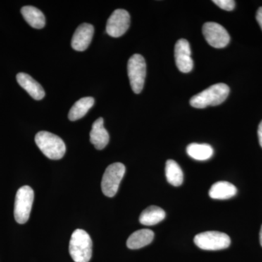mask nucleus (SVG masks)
Returning a JSON list of instances; mask_svg holds the SVG:
<instances>
[{"instance_id": "14", "label": "nucleus", "mask_w": 262, "mask_h": 262, "mask_svg": "<svg viewBox=\"0 0 262 262\" xmlns=\"http://www.w3.org/2000/svg\"><path fill=\"white\" fill-rule=\"evenodd\" d=\"M154 237V232L150 229H143L136 231L127 239V248L130 249H139L144 247L152 242Z\"/></svg>"}, {"instance_id": "6", "label": "nucleus", "mask_w": 262, "mask_h": 262, "mask_svg": "<svg viewBox=\"0 0 262 262\" xmlns=\"http://www.w3.org/2000/svg\"><path fill=\"white\" fill-rule=\"evenodd\" d=\"M194 244L201 249L206 251H219L230 246V237L227 234L217 231H208L196 234Z\"/></svg>"}, {"instance_id": "5", "label": "nucleus", "mask_w": 262, "mask_h": 262, "mask_svg": "<svg viewBox=\"0 0 262 262\" xmlns=\"http://www.w3.org/2000/svg\"><path fill=\"white\" fill-rule=\"evenodd\" d=\"M34 191L29 186H24L18 189L15 201V220L20 225L29 220L34 202Z\"/></svg>"}, {"instance_id": "7", "label": "nucleus", "mask_w": 262, "mask_h": 262, "mask_svg": "<svg viewBox=\"0 0 262 262\" xmlns=\"http://www.w3.org/2000/svg\"><path fill=\"white\" fill-rule=\"evenodd\" d=\"M125 173V166L121 163L108 165L101 181V189L105 195L113 198L117 194Z\"/></svg>"}, {"instance_id": "23", "label": "nucleus", "mask_w": 262, "mask_h": 262, "mask_svg": "<svg viewBox=\"0 0 262 262\" xmlns=\"http://www.w3.org/2000/svg\"><path fill=\"white\" fill-rule=\"evenodd\" d=\"M258 137L260 146H261L262 148V120L261 122H260L259 125H258Z\"/></svg>"}, {"instance_id": "1", "label": "nucleus", "mask_w": 262, "mask_h": 262, "mask_svg": "<svg viewBox=\"0 0 262 262\" xmlns=\"http://www.w3.org/2000/svg\"><path fill=\"white\" fill-rule=\"evenodd\" d=\"M229 88L225 83L213 84L190 99L191 106L204 108L208 106H217L224 102L229 94Z\"/></svg>"}, {"instance_id": "12", "label": "nucleus", "mask_w": 262, "mask_h": 262, "mask_svg": "<svg viewBox=\"0 0 262 262\" xmlns=\"http://www.w3.org/2000/svg\"><path fill=\"white\" fill-rule=\"evenodd\" d=\"M90 140L96 149H104L110 141V135L103 126V119L99 117L94 122L90 133Z\"/></svg>"}, {"instance_id": "22", "label": "nucleus", "mask_w": 262, "mask_h": 262, "mask_svg": "<svg viewBox=\"0 0 262 262\" xmlns=\"http://www.w3.org/2000/svg\"><path fill=\"white\" fill-rule=\"evenodd\" d=\"M256 18L262 30V7L258 8L257 12H256Z\"/></svg>"}, {"instance_id": "16", "label": "nucleus", "mask_w": 262, "mask_h": 262, "mask_svg": "<svg viewBox=\"0 0 262 262\" xmlns=\"http://www.w3.org/2000/svg\"><path fill=\"white\" fill-rule=\"evenodd\" d=\"M21 14L26 21L34 29H42L46 25V17L41 10L33 6H24Z\"/></svg>"}, {"instance_id": "17", "label": "nucleus", "mask_w": 262, "mask_h": 262, "mask_svg": "<svg viewBox=\"0 0 262 262\" xmlns=\"http://www.w3.org/2000/svg\"><path fill=\"white\" fill-rule=\"evenodd\" d=\"M165 218V212L158 206L148 207L143 211L139 217V222L141 225L153 226L158 225Z\"/></svg>"}, {"instance_id": "13", "label": "nucleus", "mask_w": 262, "mask_h": 262, "mask_svg": "<svg viewBox=\"0 0 262 262\" xmlns=\"http://www.w3.org/2000/svg\"><path fill=\"white\" fill-rule=\"evenodd\" d=\"M17 82L34 99L42 100L46 96L44 89L41 84L33 79L28 74L20 72L16 76Z\"/></svg>"}, {"instance_id": "24", "label": "nucleus", "mask_w": 262, "mask_h": 262, "mask_svg": "<svg viewBox=\"0 0 262 262\" xmlns=\"http://www.w3.org/2000/svg\"><path fill=\"white\" fill-rule=\"evenodd\" d=\"M259 239H260V244H261V246H262V226H261V230H260Z\"/></svg>"}, {"instance_id": "19", "label": "nucleus", "mask_w": 262, "mask_h": 262, "mask_svg": "<svg viewBox=\"0 0 262 262\" xmlns=\"http://www.w3.org/2000/svg\"><path fill=\"white\" fill-rule=\"evenodd\" d=\"M187 152L194 160L205 161L213 156V149L209 144L192 143L188 145Z\"/></svg>"}, {"instance_id": "4", "label": "nucleus", "mask_w": 262, "mask_h": 262, "mask_svg": "<svg viewBox=\"0 0 262 262\" xmlns=\"http://www.w3.org/2000/svg\"><path fill=\"white\" fill-rule=\"evenodd\" d=\"M146 61L140 54H134L127 62V75L131 89L136 94H140L144 89L146 75Z\"/></svg>"}, {"instance_id": "9", "label": "nucleus", "mask_w": 262, "mask_h": 262, "mask_svg": "<svg viewBox=\"0 0 262 262\" xmlns=\"http://www.w3.org/2000/svg\"><path fill=\"white\" fill-rule=\"evenodd\" d=\"M130 16L128 12L123 9H117L110 15L106 24V32L113 37H120L129 29Z\"/></svg>"}, {"instance_id": "15", "label": "nucleus", "mask_w": 262, "mask_h": 262, "mask_svg": "<svg viewBox=\"0 0 262 262\" xmlns=\"http://www.w3.org/2000/svg\"><path fill=\"white\" fill-rule=\"evenodd\" d=\"M235 186L228 182H219L212 185L209 190V195L212 199L227 200L237 194Z\"/></svg>"}, {"instance_id": "8", "label": "nucleus", "mask_w": 262, "mask_h": 262, "mask_svg": "<svg viewBox=\"0 0 262 262\" xmlns=\"http://www.w3.org/2000/svg\"><path fill=\"white\" fill-rule=\"evenodd\" d=\"M203 34L207 42L215 48H225L230 41L228 32L222 25L215 22L205 24Z\"/></svg>"}, {"instance_id": "2", "label": "nucleus", "mask_w": 262, "mask_h": 262, "mask_svg": "<svg viewBox=\"0 0 262 262\" xmlns=\"http://www.w3.org/2000/svg\"><path fill=\"white\" fill-rule=\"evenodd\" d=\"M75 262H89L92 256L93 243L89 233L83 229H76L72 234L69 248Z\"/></svg>"}, {"instance_id": "11", "label": "nucleus", "mask_w": 262, "mask_h": 262, "mask_svg": "<svg viewBox=\"0 0 262 262\" xmlns=\"http://www.w3.org/2000/svg\"><path fill=\"white\" fill-rule=\"evenodd\" d=\"M94 34V26L86 23L81 24L72 37V48L77 51H85L92 41Z\"/></svg>"}, {"instance_id": "3", "label": "nucleus", "mask_w": 262, "mask_h": 262, "mask_svg": "<svg viewBox=\"0 0 262 262\" xmlns=\"http://www.w3.org/2000/svg\"><path fill=\"white\" fill-rule=\"evenodd\" d=\"M35 142L40 151L49 159L60 160L64 156L66 145L59 136L48 131H40L35 136Z\"/></svg>"}, {"instance_id": "10", "label": "nucleus", "mask_w": 262, "mask_h": 262, "mask_svg": "<svg viewBox=\"0 0 262 262\" xmlns=\"http://www.w3.org/2000/svg\"><path fill=\"white\" fill-rule=\"evenodd\" d=\"M190 45L187 39H181L176 43L174 55L176 64L183 73H189L193 69Z\"/></svg>"}, {"instance_id": "18", "label": "nucleus", "mask_w": 262, "mask_h": 262, "mask_svg": "<svg viewBox=\"0 0 262 262\" xmlns=\"http://www.w3.org/2000/svg\"><path fill=\"white\" fill-rule=\"evenodd\" d=\"M94 105V98L92 97H84L75 102L69 113V119L71 121H76L80 120L92 108Z\"/></svg>"}, {"instance_id": "21", "label": "nucleus", "mask_w": 262, "mask_h": 262, "mask_svg": "<svg viewBox=\"0 0 262 262\" xmlns=\"http://www.w3.org/2000/svg\"><path fill=\"white\" fill-rule=\"evenodd\" d=\"M213 3L222 9L227 11L233 10L235 7V2L233 0H213Z\"/></svg>"}, {"instance_id": "20", "label": "nucleus", "mask_w": 262, "mask_h": 262, "mask_svg": "<svg viewBox=\"0 0 262 262\" xmlns=\"http://www.w3.org/2000/svg\"><path fill=\"white\" fill-rule=\"evenodd\" d=\"M165 176L169 184L175 187L182 185L184 174L179 164L173 160H168L165 164Z\"/></svg>"}]
</instances>
